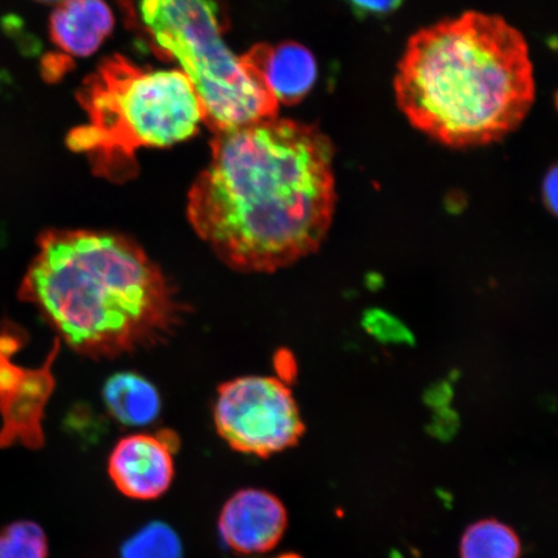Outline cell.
Returning <instances> with one entry per match:
<instances>
[{
  "label": "cell",
  "mask_w": 558,
  "mask_h": 558,
  "mask_svg": "<svg viewBox=\"0 0 558 558\" xmlns=\"http://www.w3.org/2000/svg\"><path fill=\"white\" fill-rule=\"evenodd\" d=\"M38 2H41V3H61V2H64V0H38Z\"/></svg>",
  "instance_id": "20"
},
{
  "label": "cell",
  "mask_w": 558,
  "mask_h": 558,
  "mask_svg": "<svg viewBox=\"0 0 558 558\" xmlns=\"http://www.w3.org/2000/svg\"><path fill=\"white\" fill-rule=\"evenodd\" d=\"M557 169L554 167V169L548 172L546 179H544L542 186L544 204H546V207L554 214L557 213Z\"/></svg>",
  "instance_id": "17"
},
{
  "label": "cell",
  "mask_w": 558,
  "mask_h": 558,
  "mask_svg": "<svg viewBox=\"0 0 558 558\" xmlns=\"http://www.w3.org/2000/svg\"><path fill=\"white\" fill-rule=\"evenodd\" d=\"M146 50L191 81L213 134L276 118L279 104L244 56L227 44L225 0H117Z\"/></svg>",
  "instance_id": "5"
},
{
  "label": "cell",
  "mask_w": 558,
  "mask_h": 558,
  "mask_svg": "<svg viewBox=\"0 0 558 558\" xmlns=\"http://www.w3.org/2000/svg\"><path fill=\"white\" fill-rule=\"evenodd\" d=\"M393 86L409 122L452 148L499 142L535 102L525 37L504 17L474 11L416 32Z\"/></svg>",
  "instance_id": "3"
},
{
  "label": "cell",
  "mask_w": 558,
  "mask_h": 558,
  "mask_svg": "<svg viewBox=\"0 0 558 558\" xmlns=\"http://www.w3.org/2000/svg\"><path fill=\"white\" fill-rule=\"evenodd\" d=\"M105 407L124 427H146L157 422L162 401L153 384L134 373H121L105 384Z\"/></svg>",
  "instance_id": "12"
},
{
  "label": "cell",
  "mask_w": 558,
  "mask_h": 558,
  "mask_svg": "<svg viewBox=\"0 0 558 558\" xmlns=\"http://www.w3.org/2000/svg\"><path fill=\"white\" fill-rule=\"evenodd\" d=\"M108 474L124 497L156 500L163 497L173 483V453L156 434L125 436L110 452Z\"/></svg>",
  "instance_id": "9"
},
{
  "label": "cell",
  "mask_w": 558,
  "mask_h": 558,
  "mask_svg": "<svg viewBox=\"0 0 558 558\" xmlns=\"http://www.w3.org/2000/svg\"><path fill=\"white\" fill-rule=\"evenodd\" d=\"M275 558H303V557L298 554H294V553H286V554L277 556Z\"/></svg>",
  "instance_id": "19"
},
{
  "label": "cell",
  "mask_w": 558,
  "mask_h": 558,
  "mask_svg": "<svg viewBox=\"0 0 558 558\" xmlns=\"http://www.w3.org/2000/svg\"><path fill=\"white\" fill-rule=\"evenodd\" d=\"M243 56L262 75L278 104L302 101L316 83L317 61L308 48L295 41L278 46L256 45Z\"/></svg>",
  "instance_id": "10"
},
{
  "label": "cell",
  "mask_w": 558,
  "mask_h": 558,
  "mask_svg": "<svg viewBox=\"0 0 558 558\" xmlns=\"http://www.w3.org/2000/svg\"><path fill=\"white\" fill-rule=\"evenodd\" d=\"M59 351L60 339H56L45 365L24 368L17 386L0 397V450L15 445L39 450L46 445L44 418L56 387L52 366Z\"/></svg>",
  "instance_id": "8"
},
{
  "label": "cell",
  "mask_w": 558,
  "mask_h": 558,
  "mask_svg": "<svg viewBox=\"0 0 558 558\" xmlns=\"http://www.w3.org/2000/svg\"><path fill=\"white\" fill-rule=\"evenodd\" d=\"M289 513L277 495L264 488H241L222 506L218 530L225 546L242 556L267 554L282 541Z\"/></svg>",
  "instance_id": "7"
},
{
  "label": "cell",
  "mask_w": 558,
  "mask_h": 558,
  "mask_svg": "<svg viewBox=\"0 0 558 558\" xmlns=\"http://www.w3.org/2000/svg\"><path fill=\"white\" fill-rule=\"evenodd\" d=\"M121 558H184V546L177 530L163 521H151L125 539Z\"/></svg>",
  "instance_id": "14"
},
{
  "label": "cell",
  "mask_w": 558,
  "mask_h": 558,
  "mask_svg": "<svg viewBox=\"0 0 558 558\" xmlns=\"http://www.w3.org/2000/svg\"><path fill=\"white\" fill-rule=\"evenodd\" d=\"M335 149L317 125L270 118L216 132L187 219L219 259L275 271L316 251L335 209Z\"/></svg>",
  "instance_id": "1"
},
{
  "label": "cell",
  "mask_w": 558,
  "mask_h": 558,
  "mask_svg": "<svg viewBox=\"0 0 558 558\" xmlns=\"http://www.w3.org/2000/svg\"><path fill=\"white\" fill-rule=\"evenodd\" d=\"M59 333L90 359H116L166 340L186 306L158 265L128 236L50 229L20 288Z\"/></svg>",
  "instance_id": "2"
},
{
  "label": "cell",
  "mask_w": 558,
  "mask_h": 558,
  "mask_svg": "<svg viewBox=\"0 0 558 558\" xmlns=\"http://www.w3.org/2000/svg\"><path fill=\"white\" fill-rule=\"evenodd\" d=\"M354 11L367 15H386L402 4L403 0H347Z\"/></svg>",
  "instance_id": "16"
},
{
  "label": "cell",
  "mask_w": 558,
  "mask_h": 558,
  "mask_svg": "<svg viewBox=\"0 0 558 558\" xmlns=\"http://www.w3.org/2000/svg\"><path fill=\"white\" fill-rule=\"evenodd\" d=\"M214 424L230 449L260 459L294 448L305 434L291 389L270 376H243L221 384Z\"/></svg>",
  "instance_id": "6"
},
{
  "label": "cell",
  "mask_w": 558,
  "mask_h": 558,
  "mask_svg": "<svg viewBox=\"0 0 558 558\" xmlns=\"http://www.w3.org/2000/svg\"><path fill=\"white\" fill-rule=\"evenodd\" d=\"M113 29V12L104 0H64L50 20L53 44L74 58L95 53Z\"/></svg>",
  "instance_id": "11"
},
{
  "label": "cell",
  "mask_w": 558,
  "mask_h": 558,
  "mask_svg": "<svg viewBox=\"0 0 558 558\" xmlns=\"http://www.w3.org/2000/svg\"><path fill=\"white\" fill-rule=\"evenodd\" d=\"M460 558H521L518 533L494 519L474 522L460 541Z\"/></svg>",
  "instance_id": "13"
},
{
  "label": "cell",
  "mask_w": 558,
  "mask_h": 558,
  "mask_svg": "<svg viewBox=\"0 0 558 558\" xmlns=\"http://www.w3.org/2000/svg\"><path fill=\"white\" fill-rule=\"evenodd\" d=\"M48 544L45 529L31 520L9 523L0 530V558H48Z\"/></svg>",
  "instance_id": "15"
},
{
  "label": "cell",
  "mask_w": 558,
  "mask_h": 558,
  "mask_svg": "<svg viewBox=\"0 0 558 558\" xmlns=\"http://www.w3.org/2000/svg\"><path fill=\"white\" fill-rule=\"evenodd\" d=\"M157 437L160 439V442H162L167 449H169L173 456L177 453L181 448V441L178 434H174L171 429H160L157 432Z\"/></svg>",
  "instance_id": "18"
},
{
  "label": "cell",
  "mask_w": 558,
  "mask_h": 558,
  "mask_svg": "<svg viewBox=\"0 0 558 558\" xmlns=\"http://www.w3.org/2000/svg\"><path fill=\"white\" fill-rule=\"evenodd\" d=\"M76 99L87 122L66 136L96 177L123 184L137 174V151L186 142L205 124L197 93L179 69H146L121 54L102 60Z\"/></svg>",
  "instance_id": "4"
}]
</instances>
